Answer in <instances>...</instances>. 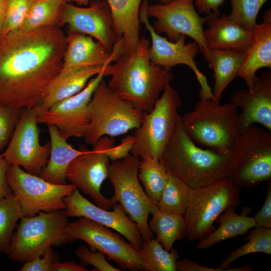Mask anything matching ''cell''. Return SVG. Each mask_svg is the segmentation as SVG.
<instances>
[{
	"mask_svg": "<svg viewBox=\"0 0 271 271\" xmlns=\"http://www.w3.org/2000/svg\"><path fill=\"white\" fill-rule=\"evenodd\" d=\"M7 179L19 202L23 216H34L42 211L65 209L64 198L76 189L72 184L52 183L16 166H10Z\"/></svg>",
	"mask_w": 271,
	"mask_h": 271,
	"instance_id": "cell-11",
	"label": "cell"
},
{
	"mask_svg": "<svg viewBox=\"0 0 271 271\" xmlns=\"http://www.w3.org/2000/svg\"><path fill=\"white\" fill-rule=\"evenodd\" d=\"M108 5L113 18L117 40L122 41L125 54L137 47L140 37L139 15L142 0H100Z\"/></svg>",
	"mask_w": 271,
	"mask_h": 271,
	"instance_id": "cell-25",
	"label": "cell"
},
{
	"mask_svg": "<svg viewBox=\"0 0 271 271\" xmlns=\"http://www.w3.org/2000/svg\"><path fill=\"white\" fill-rule=\"evenodd\" d=\"M109 64L60 71L45 89L39 103L34 107L37 115L46 112L56 103L81 91L91 78Z\"/></svg>",
	"mask_w": 271,
	"mask_h": 271,
	"instance_id": "cell-22",
	"label": "cell"
},
{
	"mask_svg": "<svg viewBox=\"0 0 271 271\" xmlns=\"http://www.w3.org/2000/svg\"><path fill=\"white\" fill-rule=\"evenodd\" d=\"M214 72V85L212 90L214 99L220 102L222 94L238 75L244 54L219 49H200Z\"/></svg>",
	"mask_w": 271,
	"mask_h": 271,
	"instance_id": "cell-27",
	"label": "cell"
},
{
	"mask_svg": "<svg viewBox=\"0 0 271 271\" xmlns=\"http://www.w3.org/2000/svg\"><path fill=\"white\" fill-rule=\"evenodd\" d=\"M225 0H194V5L200 14L219 15V8Z\"/></svg>",
	"mask_w": 271,
	"mask_h": 271,
	"instance_id": "cell-43",
	"label": "cell"
},
{
	"mask_svg": "<svg viewBox=\"0 0 271 271\" xmlns=\"http://www.w3.org/2000/svg\"><path fill=\"white\" fill-rule=\"evenodd\" d=\"M66 36L67 44L60 71L111 63L124 53L121 39L117 40L110 52L90 36L68 31Z\"/></svg>",
	"mask_w": 271,
	"mask_h": 271,
	"instance_id": "cell-21",
	"label": "cell"
},
{
	"mask_svg": "<svg viewBox=\"0 0 271 271\" xmlns=\"http://www.w3.org/2000/svg\"><path fill=\"white\" fill-rule=\"evenodd\" d=\"M168 178V173L159 160L152 158L141 159L139 180L148 198L157 205Z\"/></svg>",
	"mask_w": 271,
	"mask_h": 271,
	"instance_id": "cell-32",
	"label": "cell"
},
{
	"mask_svg": "<svg viewBox=\"0 0 271 271\" xmlns=\"http://www.w3.org/2000/svg\"><path fill=\"white\" fill-rule=\"evenodd\" d=\"M181 102L179 94L167 85L152 109L144 112L141 125L135 129L131 154L141 159L160 160L181 117L178 112Z\"/></svg>",
	"mask_w": 271,
	"mask_h": 271,
	"instance_id": "cell-8",
	"label": "cell"
},
{
	"mask_svg": "<svg viewBox=\"0 0 271 271\" xmlns=\"http://www.w3.org/2000/svg\"><path fill=\"white\" fill-rule=\"evenodd\" d=\"M271 68V10L263 15V22L257 24L252 31L251 43L244 54L238 75L252 88L258 78L256 72L262 68Z\"/></svg>",
	"mask_w": 271,
	"mask_h": 271,
	"instance_id": "cell-23",
	"label": "cell"
},
{
	"mask_svg": "<svg viewBox=\"0 0 271 271\" xmlns=\"http://www.w3.org/2000/svg\"><path fill=\"white\" fill-rule=\"evenodd\" d=\"M22 111L0 104V151L8 146Z\"/></svg>",
	"mask_w": 271,
	"mask_h": 271,
	"instance_id": "cell-38",
	"label": "cell"
},
{
	"mask_svg": "<svg viewBox=\"0 0 271 271\" xmlns=\"http://www.w3.org/2000/svg\"><path fill=\"white\" fill-rule=\"evenodd\" d=\"M176 267L179 271H225L219 266L214 268L204 266L188 258L177 260Z\"/></svg>",
	"mask_w": 271,
	"mask_h": 271,
	"instance_id": "cell-45",
	"label": "cell"
},
{
	"mask_svg": "<svg viewBox=\"0 0 271 271\" xmlns=\"http://www.w3.org/2000/svg\"><path fill=\"white\" fill-rule=\"evenodd\" d=\"M106 67L91 78L81 91L56 103L37 115L38 123L54 125L66 140L84 137L89 122V103L96 86L105 77Z\"/></svg>",
	"mask_w": 271,
	"mask_h": 271,
	"instance_id": "cell-17",
	"label": "cell"
},
{
	"mask_svg": "<svg viewBox=\"0 0 271 271\" xmlns=\"http://www.w3.org/2000/svg\"><path fill=\"white\" fill-rule=\"evenodd\" d=\"M67 217L64 209L22 217L6 252L9 258L26 262L44 254L52 245L66 242L64 231Z\"/></svg>",
	"mask_w": 271,
	"mask_h": 271,
	"instance_id": "cell-9",
	"label": "cell"
},
{
	"mask_svg": "<svg viewBox=\"0 0 271 271\" xmlns=\"http://www.w3.org/2000/svg\"><path fill=\"white\" fill-rule=\"evenodd\" d=\"M43 258L37 256L33 259L26 261L20 271H51V263L54 261V254L49 247L43 254Z\"/></svg>",
	"mask_w": 271,
	"mask_h": 271,
	"instance_id": "cell-42",
	"label": "cell"
},
{
	"mask_svg": "<svg viewBox=\"0 0 271 271\" xmlns=\"http://www.w3.org/2000/svg\"><path fill=\"white\" fill-rule=\"evenodd\" d=\"M190 189L182 180L168 173L167 183L158 202V209L183 215Z\"/></svg>",
	"mask_w": 271,
	"mask_h": 271,
	"instance_id": "cell-34",
	"label": "cell"
},
{
	"mask_svg": "<svg viewBox=\"0 0 271 271\" xmlns=\"http://www.w3.org/2000/svg\"><path fill=\"white\" fill-rule=\"evenodd\" d=\"M64 3L62 0H34L19 29L31 31L45 27L60 28Z\"/></svg>",
	"mask_w": 271,
	"mask_h": 271,
	"instance_id": "cell-30",
	"label": "cell"
},
{
	"mask_svg": "<svg viewBox=\"0 0 271 271\" xmlns=\"http://www.w3.org/2000/svg\"><path fill=\"white\" fill-rule=\"evenodd\" d=\"M76 255L80 259L81 262L91 265L95 270L120 271L109 263L106 260L105 254L97 250L92 251L85 245L79 246L75 251Z\"/></svg>",
	"mask_w": 271,
	"mask_h": 271,
	"instance_id": "cell-39",
	"label": "cell"
},
{
	"mask_svg": "<svg viewBox=\"0 0 271 271\" xmlns=\"http://www.w3.org/2000/svg\"><path fill=\"white\" fill-rule=\"evenodd\" d=\"M229 17L247 30L253 31L258 13L267 0H230Z\"/></svg>",
	"mask_w": 271,
	"mask_h": 271,
	"instance_id": "cell-36",
	"label": "cell"
},
{
	"mask_svg": "<svg viewBox=\"0 0 271 271\" xmlns=\"http://www.w3.org/2000/svg\"><path fill=\"white\" fill-rule=\"evenodd\" d=\"M208 16V27L204 30L207 48L245 53L251 43L252 31L241 27L229 15Z\"/></svg>",
	"mask_w": 271,
	"mask_h": 271,
	"instance_id": "cell-24",
	"label": "cell"
},
{
	"mask_svg": "<svg viewBox=\"0 0 271 271\" xmlns=\"http://www.w3.org/2000/svg\"><path fill=\"white\" fill-rule=\"evenodd\" d=\"M240 202V189L228 177L206 186L190 189L183 215L186 237L194 241L206 237L215 229L213 224L217 218Z\"/></svg>",
	"mask_w": 271,
	"mask_h": 271,
	"instance_id": "cell-7",
	"label": "cell"
},
{
	"mask_svg": "<svg viewBox=\"0 0 271 271\" xmlns=\"http://www.w3.org/2000/svg\"><path fill=\"white\" fill-rule=\"evenodd\" d=\"M135 140L134 136H127L122 140L120 144L114 145L103 152L113 162L123 159L131 154Z\"/></svg>",
	"mask_w": 271,
	"mask_h": 271,
	"instance_id": "cell-40",
	"label": "cell"
},
{
	"mask_svg": "<svg viewBox=\"0 0 271 271\" xmlns=\"http://www.w3.org/2000/svg\"><path fill=\"white\" fill-rule=\"evenodd\" d=\"M238 114V108L230 102L221 104L213 98L200 97L194 109L181 117L187 133L195 143L227 154L240 133Z\"/></svg>",
	"mask_w": 271,
	"mask_h": 271,
	"instance_id": "cell-4",
	"label": "cell"
},
{
	"mask_svg": "<svg viewBox=\"0 0 271 271\" xmlns=\"http://www.w3.org/2000/svg\"><path fill=\"white\" fill-rule=\"evenodd\" d=\"M255 227L271 229V182L269 181L265 199L261 208L254 215Z\"/></svg>",
	"mask_w": 271,
	"mask_h": 271,
	"instance_id": "cell-41",
	"label": "cell"
},
{
	"mask_svg": "<svg viewBox=\"0 0 271 271\" xmlns=\"http://www.w3.org/2000/svg\"><path fill=\"white\" fill-rule=\"evenodd\" d=\"M251 210L249 207H245L241 214H237L235 207L227 208L215 220L219 224V227L200 240L196 249H207L223 240L246 234L255 226L253 217L247 216Z\"/></svg>",
	"mask_w": 271,
	"mask_h": 271,
	"instance_id": "cell-28",
	"label": "cell"
},
{
	"mask_svg": "<svg viewBox=\"0 0 271 271\" xmlns=\"http://www.w3.org/2000/svg\"><path fill=\"white\" fill-rule=\"evenodd\" d=\"M34 0H8L0 35L19 29L25 21Z\"/></svg>",
	"mask_w": 271,
	"mask_h": 271,
	"instance_id": "cell-37",
	"label": "cell"
},
{
	"mask_svg": "<svg viewBox=\"0 0 271 271\" xmlns=\"http://www.w3.org/2000/svg\"><path fill=\"white\" fill-rule=\"evenodd\" d=\"M50 139V154L48 162L39 176L53 184H66L68 168L73 159L81 154L85 148L74 149L67 142L56 126L47 125Z\"/></svg>",
	"mask_w": 271,
	"mask_h": 271,
	"instance_id": "cell-26",
	"label": "cell"
},
{
	"mask_svg": "<svg viewBox=\"0 0 271 271\" xmlns=\"http://www.w3.org/2000/svg\"><path fill=\"white\" fill-rule=\"evenodd\" d=\"M66 242L81 239L92 251H99L122 269L131 271L144 269L140 251L119 234L88 218L81 217L68 222L64 231Z\"/></svg>",
	"mask_w": 271,
	"mask_h": 271,
	"instance_id": "cell-12",
	"label": "cell"
},
{
	"mask_svg": "<svg viewBox=\"0 0 271 271\" xmlns=\"http://www.w3.org/2000/svg\"><path fill=\"white\" fill-rule=\"evenodd\" d=\"M62 1L65 3H75L79 6L85 5V3L82 0H62Z\"/></svg>",
	"mask_w": 271,
	"mask_h": 271,
	"instance_id": "cell-48",
	"label": "cell"
},
{
	"mask_svg": "<svg viewBox=\"0 0 271 271\" xmlns=\"http://www.w3.org/2000/svg\"><path fill=\"white\" fill-rule=\"evenodd\" d=\"M87 271L88 269L75 262L69 261L59 262H53L51 265V271Z\"/></svg>",
	"mask_w": 271,
	"mask_h": 271,
	"instance_id": "cell-46",
	"label": "cell"
},
{
	"mask_svg": "<svg viewBox=\"0 0 271 271\" xmlns=\"http://www.w3.org/2000/svg\"><path fill=\"white\" fill-rule=\"evenodd\" d=\"M148 17L156 19L153 26L158 34H165L171 42L182 35L191 38L200 49H208L204 37L203 25L208 18L197 12L194 0H171L165 4L148 5Z\"/></svg>",
	"mask_w": 271,
	"mask_h": 271,
	"instance_id": "cell-16",
	"label": "cell"
},
{
	"mask_svg": "<svg viewBox=\"0 0 271 271\" xmlns=\"http://www.w3.org/2000/svg\"><path fill=\"white\" fill-rule=\"evenodd\" d=\"M22 217L19 202L13 192L0 201V253L6 254L16 223Z\"/></svg>",
	"mask_w": 271,
	"mask_h": 271,
	"instance_id": "cell-35",
	"label": "cell"
},
{
	"mask_svg": "<svg viewBox=\"0 0 271 271\" xmlns=\"http://www.w3.org/2000/svg\"><path fill=\"white\" fill-rule=\"evenodd\" d=\"M85 3V5H87L89 2V0H82Z\"/></svg>",
	"mask_w": 271,
	"mask_h": 271,
	"instance_id": "cell-50",
	"label": "cell"
},
{
	"mask_svg": "<svg viewBox=\"0 0 271 271\" xmlns=\"http://www.w3.org/2000/svg\"><path fill=\"white\" fill-rule=\"evenodd\" d=\"M146 0L142 3L139 15L140 23L145 25L149 31L151 45L149 55L152 63L161 66L170 70L179 64L190 67L196 75L200 85L199 97L213 98L212 89L209 86L206 76L199 70L194 60L200 52V48L195 41L186 43V36L182 35L175 42H171L167 38L157 34L149 20Z\"/></svg>",
	"mask_w": 271,
	"mask_h": 271,
	"instance_id": "cell-15",
	"label": "cell"
},
{
	"mask_svg": "<svg viewBox=\"0 0 271 271\" xmlns=\"http://www.w3.org/2000/svg\"><path fill=\"white\" fill-rule=\"evenodd\" d=\"M158 1L160 2L161 3L165 4L171 1V0H158Z\"/></svg>",
	"mask_w": 271,
	"mask_h": 271,
	"instance_id": "cell-49",
	"label": "cell"
},
{
	"mask_svg": "<svg viewBox=\"0 0 271 271\" xmlns=\"http://www.w3.org/2000/svg\"><path fill=\"white\" fill-rule=\"evenodd\" d=\"M90 36L111 52L117 41L109 7L104 1L93 0L86 7L64 3L61 26Z\"/></svg>",
	"mask_w": 271,
	"mask_h": 271,
	"instance_id": "cell-18",
	"label": "cell"
},
{
	"mask_svg": "<svg viewBox=\"0 0 271 271\" xmlns=\"http://www.w3.org/2000/svg\"><path fill=\"white\" fill-rule=\"evenodd\" d=\"M147 271H176V263L179 258L177 250L172 248L166 250L154 238L144 240L139 250Z\"/></svg>",
	"mask_w": 271,
	"mask_h": 271,
	"instance_id": "cell-33",
	"label": "cell"
},
{
	"mask_svg": "<svg viewBox=\"0 0 271 271\" xmlns=\"http://www.w3.org/2000/svg\"><path fill=\"white\" fill-rule=\"evenodd\" d=\"M227 177L238 188L271 179V131L252 125L241 132L230 153Z\"/></svg>",
	"mask_w": 271,
	"mask_h": 271,
	"instance_id": "cell-6",
	"label": "cell"
},
{
	"mask_svg": "<svg viewBox=\"0 0 271 271\" xmlns=\"http://www.w3.org/2000/svg\"><path fill=\"white\" fill-rule=\"evenodd\" d=\"M35 107L22 111L11 140L2 154L10 166L23 168L31 174L39 175L50 154V143L41 145Z\"/></svg>",
	"mask_w": 271,
	"mask_h": 271,
	"instance_id": "cell-14",
	"label": "cell"
},
{
	"mask_svg": "<svg viewBox=\"0 0 271 271\" xmlns=\"http://www.w3.org/2000/svg\"><path fill=\"white\" fill-rule=\"evenodd\" d=\"M230 153L198 147L187 133L181 117L159 161L168 173L196 189L227 177Z\"/></svg>",
	"mask_w": 271,
	"mask_h": 271,
	"instance_id": "cell-3",
	"label": "cell"
},
{
	"mask_svg": "<svg viewBox=\"0 0 271 271\" xmlns=\"http://www.w3.org/2000/svg\"><path fill=\"white\" fill-rule=\"evenodd\" d=\"M140 158L132 154L109 164L108 178L113 187L109 199L117 202L138 225L143 240L153 238L150 229L149 215L158 209V205L147 196L138 178Z\"/></svg>",
	"mask_w": 271,
	"mask_h": 271,
	"instance_id": "cell-10",
	"label": "cell"
},
{
	"mask_svg": "<svg viewBox=\"0 0 271 271\" xmlns=\"http://www.w3.org/2000/svg\"><path fill=\"white\" fill-rule=\"evenodd\" d=\"M7 2L8 0H0V33L4 24Z\"/></svg>",
	"mask_w": 271,
	"mask_h": 271,
	"instance_id": "cell-47",
	"label": "cell"
},
{
	"mask_svg": "<svg viewBox=\"0 0 271 271\" xmlns=\"http://www.w3.org/2000/svg\"><path fill=\"white\" fill-rule=\"evenodd\" d=\"M65 211L67 217H83L116 230L124 236L138 250L143 238L137 224L129 217L119 203L113 206L112 211L92 204L84 197L78 189L64 198Z\"/></svg>",
	"mask_w": 271,
	"mask_h": 271,
	"instance_id": "cell-19",
	"label": "cell"
},
{
	"mask_svg": "<svg viewBox=\"0 0 271 271\" xmlns=\"http://www.w3.org/2000/svg\"><path fill=\"white\" fill-rule=\"evenodd\" d=\"M150 41L142 36L136 48L108 64L104 76H110L108 85L121 98L144 112L153 108L166 86L173 79L171 70L151 63Z\"/></svg>",
	"mask_w": 271,
	"mask_h": 271,
	"instance_id": "cell-2",
	"label": "cell"
},
{
	"mask_svg": "<svg viewBox=\"0 0 271 271\" xmlns=\"http://www.w3.org/2000/svg\"><path fill=\"white\" fill-rule=\"evenodd\" d=\"M114 140L105 136L93 145V149L86 148L70 163L66 175V179L76 188L81 190L94 201L96 205L106 210L114 204L101 192L102 183L108 178L109 159L103 151L114 146Z\"/></svg>",
	"mask_w": 271,
	"mask_h": 271,
	"instance_id": "cell-13",
	"label": "cell"
},
{
	"mask_svg": "<svg viewBox=\"0 0 271 271\" xmlns=\"http://www.w3.org/2000/svg\"><path fill=\"white\" fill-rule=\"evenodd\" d=\"M9 167L10 165L2 154H0V201L12 193L7 179V172Z\"/></svg>",
	"mask_w": 271,
	"mask_h": 271,
	"instance_id": "cell-44",
	"label": "cell"
},
{
	"mask_svg": "<svg viewBox=\"0 0 271 271\" xmlns=\"http://www.w3.org/2000/svg\"><path fill=\"white\" fill-rule=\"evenodd\" d=\"M245 240L247 242L232 251L221 263L219 267L225 271H252L249 265L228 268L229 266L236 259L243 256L254 253L271 254V229L254 227L249 232Z\"/></svg>",
	"mask_w": 271,
	"mask_h": 271,
	"instance_id": "cell-31",
	"label": "cell"
},
{
	"mask_svg": "<svg viewBox=\"0 0 271 271\" xmlns=\"http://www.w3.org/2000/svg\"><path fill=\"white\" fill-rule=\"evenodd\" d=\"M88 112L89 122L83 138L92 145L103 136L116 137L138 128L144 113L121 98L103 78L93 93Z\"/></svg>",
	"mask_w": 271,
	"mask_h": 271,
	"instance_id": "cell-5",
	"label": "cell"
},
{
	"mask_svg": "<svg viewBox=\"0 0 271 271\" xmlns=\"http://www.w3.org/2000/svg\"><path fill=\"white\" fill-rule=\"evenodd\" d=\"M149 222L151 231L156 235V239L168 251L175 241L186 237V226L182 214L157 209Z\"/></svg>",
	"mask_w": 271,
	"mask_h": 271,
	"instance_id": "cell-29",
	"label": "cell"
},
{
	"mask_svg": "<svg viewBox=\"0 0 271 271\" xmlns=\"http://www.w3.org/2000/svg\"><path fill=\"white\" fill-rule=\"evenodd\" d=\"M67 44L57 27L0 35V104L31 108L60 72Z\"/></svg>",
	"mask_w": 271,
	"mask_h": 271,
	"instance_id": "cell-1",
	"label": "cell"
},
{
	"mask_svg": "<svg viewBox=\"0 0 271 271\" xmlns=\"http://www.w3.org/2000/svg\"><path fill=\"white\" fill-rule=\"evenodd\" d=\"M230 102L242 110L237 116L240 133L258 123L271 131V73L258 77L252 88L233 93Z\"/></svg>",
	"mask_w": 271,
	"mask_h": 271,
	"instance_id": "cell-20",
	"label": "cell"
}]
</instances>
